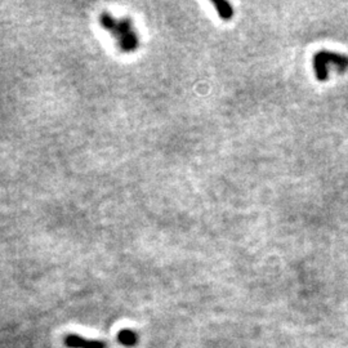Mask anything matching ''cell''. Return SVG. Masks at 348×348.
<instances>
[{
    "instance_id": "obj_3",
    "label": "cell",
    "mask_w": 348,
    "mask_h": 348,
    "mask_svg": "<svg viewBox=\"0 0 348 348\" xmlns=\"http://www.w3.org/2000/svg\"><path fill=\"white\" fill-rule=\"evenodd\" d=\"M318 54L326 62V65L333 64L342 70H344L345 67H348V58H345V57L342 56V54L333 53V52H326V50H323V52H320V53H318Z\"/></svg>"
},
{
    "instance_id": "obj_2",
    "label": "cell",
    "mask_w": 348,
    "mask_h": 348,
    "mask_svg": "<svg viewBox=\"0 0 348 348\" xmlns=\"http://www.w3.org/2000/svg\"><path fill=\"white\" fill-rule=\"evenodd\" d=\"M67 348H106V343L98 339H86L78 334H67L64 339Z\"/></svg>"
},
{
    "instance_id": "obj_1",
    "label": "cell",
    "mask_w": 348,
    "mask_h": 348,
    "mask_svg": "<svg viewBox=\"0 0 348 348\" xmlns=\"http://www.w3.org/2000/svg\"><path fill=\"white\" fill-rule=\"evenodd\" d=\"M101 23L106 30L114 34V37L117 39L119 47L125 52L134 50L138 45V39L134 33L133 23L129 20H116L107 13L101 16Z\"/></svg>"
},
{
    "instance_id": "obj_4",
    "label": "cell",
    "mask_w": 348,
    "mask_h": 348,
    "mask_svg": "<svg viewBox=\"0 0 348 348\" xmlns=\"http://www.w3.org/2000/svg\"><path fill=\"white\" fill-rule=\"evenodd\" d=\"M117 342L124 347H134L138 343V334L132 329H121L117 333Z\"/></svg>"
},
{
    "instance_id": "obj_5",
    "label": "cell",
    "mask_w": 348,
    "mask_h": 348,
    "mask_svg": "<svg viewBox=\"0 0 348 348\" xmlns=\"http://www.w3.org/2000/svg\"><path fill=\"white\" fill-rule=\"evenodd\" d=\"M326 66H328L326 62L319 54H316L315 58H313V67H315L316 76L320 80H325L328 78V69H326Z\"/></svg>"
},
{
    "instance_id": "obj_6",
    "label": "cell",
    "mask_w": 348,
    "mask_h": 348,
    "mask_svg": "<svg viewBox=\"0 0 348 348\" xmlns=\"http://www.w3.org/2000/svg\"><path fill=\"white\" fill-rule=\"evenodd\" d=\"M214 7L217 8L218 13H219V16L222 17V18H225V20H229V18H231L232 17V8L231 6H230L229 3H226V2H214Z\"/></svg>"
}]
</instances>
